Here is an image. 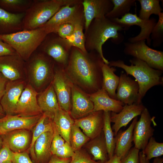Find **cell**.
I'll return each instance as SVG.
<instances>
[{
    "mask_svg": "<svg viewBox=\"0 0 163 163\" xmlns=\"http://www.w3.org/2000/svg\"><path fill=\"white\" fill-rule=\"evenodd\" d=\"M139 156L140 163H150L142 151L139 152Z\"/></svg>",
    "mask_w": 163,
    "mask_h": 163,
    "instance_id": "obj_51",
    "label": "cell"
},
{
    "mask_svg": "<svg viewBox=\"0 0 163 163\" xmlns=\"http://www.w3.org/2000/svg\"><path fill=\"white\" fill-rule=\"evenodd\" d=\"M72 157L63 158L52 155L47 163H69Z\"/></svg>",
    "mask_w": 163,
    "mask_h": 163,
    "instance_id": "obj_49",
    "label": "cell"
},
{
    "mask_svg": "<svg viewBox=\"0 0 163 163\" xmlns=\"http://www.w3.org/2000/svg\"><path fill=\"white\" fill-rule=\"evenodd\" d=\"M142 151L148 160L153 158L159 157L163 155V143L156 142L155 138L152 137Z\"/></svg>",
    "mask_w": 163,
    "mask_h": 163,
    "instance_id": "obj_38",
    "label": "cell"
},
{
    "mask_svg": "<svg viewBox=\"0 0 163 163\" xmlns=\"http://www.w3.org/2000/svg\"><path fill=\"white\" fill-rule=\"evenodd\" d=\"M13 152L5 145L3 144L0 149V163L12 162Z\"/></svg>",
    "mask_w": 163,
    "mask_h": 163,
    "instance_id": "obj_45",
    "label": "cell"
},
{
    "mask_svg": "<svg viewBox=\"0 0 163 163\" xmlns=\"http://www.w3.org/2000/svg\"><path fill=\"white\" fill-rule=\"evenodd\" d=\"M137 121V117L133 119L126 129L124 131L119 130L115 136L114 154L120 157L121 159L126 156L131 148L133 129Z\"/></svg>",
    "mask_w": 163,
    "mask_h": 163,
    "instance_id": "obj_26",
    "label": "cell"
},
{
    "mask_svg": "<svg viewBox=\"0 0 163 163\" xmlns=\"http://www.w3.org/2000/svg\"><path fill=\"white\" fill-rule=\"evenodd\" d=\"M75 24L71 23H66L60 25L55 33L61 38L68 39L73 34L75 29Z\"/></svg>",
    "mask_w": 163,
    "mask_h": 163,
    "instance_id": "obj_41",
    "label": "cell"
},
{
    "mask_svg": "<svg viewBox=\"0 0 163 163\" xmlns=\"http://www.w3.org/2000/svg\"><path fill=\"white\" fill-rule=\"evenodd\" d=\"M13 163H33L26 151L21 153L13 152Z\"/></svg>",
    "mask_w": 163,
    "mask_h": 163,
    "instance_id": "obj_46",
    "label": "cell"
},
{
    "mask_svg": "<svg viewBox=\"0 0 163 163\" xmlns=\"http://www.w3.org/2000/svg\"><path fill=\"white\" fill-rule=\"evenodd\" d=\"M26 65L31 85L35 89L45 88L52 82L55 62L46 54L37 50L26 62Z\"/></svg>",
    "mask_w": 163,
    "mask_h": 163,
    "instance_id": "obj_6",
    "label": "cell"
},
{
    "mask_svg": "<svg viewBox=\"0 0 163 163\" xmlns=\"http://www.w3.org/2000/svg\"><path fill=\"white\" fill-rule=\"evenodd\" d=\"M81 0H33L23 20V30H30L43 26L62 7L74 5Z\"/></svg>",
    "mask_w": 163,
    "mask_h": 163,
    "instance_id": "obj_4",
    "label": "cell"
},
{
    "mask_svg": "<svg viewBox=\"0 0 163 163\" xmlns=\"http://www.w3.org/2000/svg\"><path fill=\"white\" fill-rule=\"evenodd\" d=\"M136 123L133 129V141L134 147L143 150L149 139L153 135L154 129L151 126L155 117H152L148 109L145 107Z\"/></svg>",
    "mask_w": 163,
    "mask_h": 163,
    "instance_id": "obj_12",
    "label": "cell"
},
{
    "mask_svg": "<svg viewBox=\"0 0 163 163\" xmlns=\"http://www.w3.org/2000/svg\"><path fill=\"white\" fill-rule=\"evenodd\" d=\"M119 78L115 99L125 104H137L139 87L136 80L123 72H121Z\"/></svg>",
    "mask_w": 163,
    "mask_h": 163,
    "instance_id": "obj_17",
    "label": "cell"
},
{
    "mask_svg": "<svg viewBox=\"0 0 163 163\" xmlns=\"http://www.w3.org/2000/svg\"><path fill=\"white\" fill-rule=\"evenodd\" d=\"M53 135L51 147V151L52 155H53L56 150L65 142V140L57 131L53 123Z\"/></svg>",
    "mask_w": 163,
    "mask_h": 163,
    "instance_id": "obj_43",
    "label": "cell"
},
{
    "mask_svg": "<svg viewBox=\"0 0 163 163\" xmlns=\"http://www.w3.org/2000/svg\"><path fill=\"white\" fill-rule=\"evenodd\" d=\"M64 67L55 62L54 75L52 83L59 107L70 113L73 83L66 75Z\"/></svg>",
    "mask_w": 163,
    "mask_h": 163,
    "instance_id": "obj_10",
    "label": "cell"
},
{
    "mask_svg": "<svg viewBox=\"0 0 163 163\" xmlns=\"http://www.w3.org/2000/svg\"><path fill=\"white\" fill-rule=\"evenodd\" d=\"M26 85L24 80L8 81L0 104L6 115L15 114L17 105Z\"/></svg>",
    "mask_w": 163,
    "mask_h": 163,
    "instance_id": "obj_16",
    "label": "cell"
},
{
    "mask_svg": "<svg viewBox=\"0 0 163 163\" xmlns=\"http://www.w3.org/2000/svg\"><path fill=\"white\" fill-rule=\"evenodd\" d=\"M158 16V20L152 29L150 37L154 47L160 46L163 41V12L161 13Z\"/></svg>",
    "mask_w": 163,
    "mask_h": 163,
    "instance_id": "obj_39",
    "label": "cell"
},
{
    "mask_svg": "<svg viewBox=\"0 0 163 163\" xmlns=\"http://www.w3.org/2000/svg\"><path fill=\"white\" fill-rule=\"evenodd\" d=\"M70 144L65 142L63 145L58 148L53 155L63 158H71L74 154Z\"/></svg>",
    "mask_w": 163,
    "mask_h": 163,
    "instance_id": "obj_42",
    "label": "cell"
},
{
    "mask_svg": "<svg viewBox=\"0 0 163 163\" xmlns=\"http://www.w3.org/2000/svg\"><path fill=\"white\" fill-rule=\"evenodd\" d=\"M33 0H0V8L14 13H25Z\"/></svg>",
    "mask_w": 163,
    "mask_h": 163,
    "instance_id": "obj_35",
    "label": "cell"
},
{
    "mask_svg": "<svg viewBox=\"0 0 163 163\" xmlns=\"http://www.w3.org/2000/svg\"><path fill=\"white\" fill-rule=\"evenodd\" d=\"M69 163H101L94 160L86 151L82 149L75 152Z\"/></svg>",
    "mask_w": 163,
    "mask_h": 163,
    "instance_id": "obj_40",
    "label": "cell"
},
{
    "mask_svg": "<svg viewBox=\"0 0 163 163\" xmlns=\"http://www.w3.org/2000/svg\"><path fill=\"white\" fill-rule=\"evenodd\" d=\"M1 136L3 144L6 145L14 152H23L26 151L29 148L31 139L30 134L28 130H16Z\"/></svg>",
    "mask_w": 163,
    "mask_h": 163,
    "instance_id": "obj_22",
    "label": "cell"
},
{
    "mask_svg": "<svg viewBox=\"0 0 163 163\" xmlns=\"http://www.w3.org/2000/svg\"><path fill=\"white\" fill-rule=\"evenodd\" d=\"M13 163L12 162H9V163Z\"/></svg>",
    "mask_w": 163,
    "mask_h": 163,
    "instance_id": "obj_55",
    "label": "cell"
},
{
    "mask_svg": "<svg viewBox=\"0 0 163 163\" xmlns=\"http://www.w3.org/2000/svg\"><path fill=\"white\" fill-rule=\"evenodd\" d=\"M145 107L142 103L125 104L119 113L110 112V120L114 123L112 129L116 136L120 129L126 127L133 119L140 115Z\"/></svg>",
    "mask_w": 163,
    "mask_h": 163,
    "instance_id": "obj_21",
    "label": "cell"
},
{
    "mask_svg": "<svg viewBox=\"0 0 163 163\" xmlns=\"http://www.w3.org/2000/svg\"><path fill=\"white\" fill-rule=\"evenodd\" d=\"M163 162V158L158 157L154 159L153 163H162Z\"/></svg>",
    "mask_w": 163,
    "mask_h": 163,
    "instance_id": "obj_52",
    "label": "cell"
},
{
    "mask_svg": "<svg viewBox=\"0 0 163 163\" xmlns=\"http://www.w3.org/2000/svg\"><path fill=\"white\" fill-rule=\"evenodd\" d=\"M90 140L80 128L74 123L71 129L70 139V144L73 151L75 152L80 149Z\"/></svg>",
    "mask_w": 163,
    "mask_h": 163,
    "instance_id": "obj_37",
    "label": "cell"
},
{
    "mask_svg": "<svg viewBox=\"0 0 163 163\" xmlns=\"http://www.w3.org/2000/svg\"><path fill=\"white\" fill-rule=\"evenodd\" d=\"M110 112H104V125L102 131L107 146L108 159L114 155L115 146L114 133L111 126Z\"/></svg>",
    "mask_w": 163,
    "mask_h": 163,
    "instance_id": "obj_32",
    "label": "cell"
},
{
    "mask_svg": "<svg viewBox=\"0 0 163 163\" xmlns=\"http://www.w3.org/2000/svg\"><path fill=\"white\" fill-rule=\"evenodd\" d=\"M141 6L139 17L144 20H149L152 14L158 15L162 12L159 0H138Z\"/></svg>",
    "mask_w": 163,
    "mask_h": 163,
    "instance_id": "obj_34",
    "label": "cell"
},
{
    "mask_svg": "<svg viewBox=\"0 0 163 163\" xmlns=\"http://www.w3.org/2000/svg\"><path fill=\"white\" fill-rule=\"evenodd\" d=\"M126 30L124 27L105 17L93 19L85 31V47L88 52H97L104 62L108 65L109 62L104 57L102 46L110 38L114 44L118 45L123 41L124 37L119 31Z\"/></svg>",
    "mask_w": 163,
    "mask_h": 163,
    "instance_id": "obj_2",
    "label": "cell"
},
{
    "mask_svg": "<svg viewBox=\"0 0 163 163\" xmlns=\"http://www.w3.org/2000/svg\"><path fill=\"white\" fill-rule=\"evenodd\" d=\"M0 72L8 81L24 80L26 62L18 54L0 57Z\"/></svg>",
    "mask_w": 163,
    "mask_h": 163,
    "instance_id": "obj_14",
    "label": "cell"
},
{
    "mask_svg": "<svg viewBox=\"0 0 163 163\" xmlns=\"http://www.w3.org/2000/svg\"><path fill=\"white\" fill-rule=\"evenodd\" d=\"M72 46L67 39L56 33H51L45 38L37 50L51 58L57 64L64 67L67 65Z\"/></svg>",
    "mask_w": 163,
    "mask_h": 163,
    "instance_id": "obj_7",
    "label": "cell"
},
{
    "mask_svg": "<svg viewBox=\"0 0 163 163\" xmlns=\"http://www.w3.org/2000/svg\"><path fill=\"white\" fill-rule=\"evenodd\" d=\"M5 113L4 112L3 109L0 104V118L4 116L5 115Z\"/></svg>",
    "mask_w": 163,
    "mask_h": 163,
    "instance_id": "obj_53",
    "label": "cell"
},
{
    "mask_svg": "<svg viewBox=\"0 0 163 163\" xmlns=\"http://www.w3.org/2000/svg\"><path fill=\"white\" fill-rule=\"evenodd\" d=\"M38 93L30 84L26 85L18 102L15 114L23 117H30L42 114L38 105Z\"/></svg>",
    "mask_w": 163,
    "mask_h": 163,
    "instance_id": "obj_13",
    "label": "cell"
},
{
    "mask_svg": "<svg viewBox=\"0 0 163 163\" xmlns=\"http://www.w3.org/2000/svg\"><path fill=\"white\" fill-rule=\"evenodd\" d=\"M110 20L123 26L126 30H128L131 26L136 25L139 26L141 28L140 32L135 37L129 38L128 39V42L132 43L145 40H146L147 45H151L150 35L153 28L157 23L155 18H150L149 20H142L136 14L128 13L121 18H117Z\"/></svg>",
    "mask_w": 163,
    "mask_h": 163,
    "instance_id": "obj_11",
    "label": "cell"
},
{
    "mask_svg": "<svg viewBox=\"0 0 163 163\" xmlns=\"http://www.w3.org/2000/svg\"><path fill=\"white\" fill-rule=\"evenodd\" d=\"M3 145V141L1 136H0V149Z\"/></svg>",
    "mask_w": 163,
    "mask_h": 163,
    "instance_id": "obj_54",
    "label": "cell"
},
{
    "mask_svg": "<svg viewBox=\"0 0 163 163\" xmlns=\"http://www.w3.org/2000/svg\"><path fill=\"white\" fill-rule=\"evenodd\" d=\"M104 63L96 51L85 53L72 46L68 63L64 69L67 76L73 84L91 94L102 88L101 66Z\"/></svg>",
    "mask_w": 163,
    "mask_h": 163,
    "instance_id": "obj_1",
    "label": "cell"
},
{
    "mask_svg": "<svg viewBox=\"0 0 163 163\" xmlns=\"http://www.w3.org/2000/svg\"><path fill=\"white\" fill-rule=\"evenodd\" d=\"M84 28L85 22L75 24L74 33L67 40L72 46L77 47L83 52L86 53L88 51L85 47V36L83 32Z\"/></svg>",
    "mask_w": 163,
    "mask_h": 163,
    "instance_id": "obj_36",
    "label": "cell"
},
{
    "mask_svg": "<svg viewBox=\"0 0 163 163\" xmlns=\"http://www.w3.org/2000/svg\"><path fill=\"white\" fill-rule=\"evenodd\" d=\"M49 34L41 27L7 34H0L1 40L9 45L25 62L30 58Z\"/></svg>",
    "mask_w": 163,
    "mask_h": 163,
    "instance_id": "obj_5",
    "label": "cell"
},
{
    "mask_svg": "<svg viewBox=\"0 0 163 163\" xmlns=\"http://www.w3.org/2000/svg\"><path fill=\"white\" fill-rule=\"evenodd\" d=\"M53 129L42 134L36 141L34 150L36 160L39 163H47L52 155L51 147Z\"/></svg>",
    "mask_w": 163,
    "mask_h": 163,
    "instance_id": "obj_27",
    "label": "cell"
},
{
    "mask_svg": "<svg viewBox=\"0 0 163 163\" xmlns=\"http://www.w3.org/2000/svg\"><path fill=\"white\" fill-rule=\"evenodd\" d=\"M113 5L112 9L105 17L110 19L121 17L129 13L132 6L135 5L136 0H111Z\"/></svg>",
    "mask_w": 163,
    "mask_h": 163,
    "instance_id": "obj_33",
    "label": "cell"
},
{
    "mask_svg": "<svg viewBox=\"0 0 163 163\" xmlns=\"http://www.w3.org/2000/svg\"><path fill=\"white\" fill-rule=\"evenodd\" d=\"M25 13H14L0 8V34H7L23 30Z\"/></svg>",
    "mask_w": 163,
    "mask_h": 163,
    "instance_id": "obj_24",
    "label": "cell"
},
{
    "mask_svg": "<svg viewBox=\"0 0 163 163\" xmlns=\"http://www.w3.org/2000/svg\"><path fill=\"white\" fill-rule=\"evenodd\" d=\"M129 62L131 65H127L123 60L119 59L109 62L108 65L122 68L127 75H132L135 78L139 87L137 102L139 104L142 103V99L150 89L156 85H163V71L153 69L136 58L133 57Z\"/></svg>",
    "mask_w": 163,
    "mask_h": 163,
    "instance_id": "obj_3",
    "label": "cell"
},
{
    "mask_svg": "<svg viewBox=\"0 0 163 163\" xmlns=\"http://www.w3.org/2000/svg\"><path fill=\"white\" fill-rule=\"evenodd\" d=\"M8 80L0 72V102L4 95Z\"/></svg>",
    "mask_w": 163,
    "mask_h": 163,
    "instance_id": "obj_48",
    "label": "cell"
},
{
    "mask_svg": "<svg viewBox=\"0 0 163 163\" xmlns=\"http://www.w3.org/2000/svg\"><path fill=\"white\" fill-rule=\"evenodd\" d=\"M38 94L37 100L39 106L47 118L53 120L59 105L52 82Z\"/></svg>",
    "mask_w": 163,
    "mask_h": 163,
    "instance_id": "obj_25",
    "label": "cell"
},
{
    "mask_svg": "<svg viewBox=\"0 0 163 163\" xmlns=\"http://www.w3.org/2000/svg\"><path fill=\"white\" fill-rule=\"evenodd\" d=\"M85 148L93 156L94 161L105 163L108 160L107 146L103 131L101 134L90 139L85 145Z\"/></svg>",
    "mask_w": 163,
    "mask_h": 163,
    "instance_id": "obj_29",
    "label": "cell"
},
{
    "mask_svg": "<svg viewBox=\"0 0 163 163\" xmlns=\"http://www.w3.org/2000/svg\"><path fill=\"white\" fill-rule=\"evenodd\" d=\"M74 124L82 129L90 139L94 138L102 132L104 111H93L84 117L74 120Z\"/></svg>",
    "mask_w": 163,
    "mask_h": 163,
    "instance_id": "obj_20",
    "label": "cell"
},
{
    "mask_svg": "<svg viewBox=\"0 0 163 163\" xmlns=\"http://www.w3.org/2000/svg\"><path fill=\"white\" fill-rule=\"evenodd\" d=\"M70 114L74 120L84 117L93 111L94 105L89 94L72 85Z\"/></svg>",
    "mask_w": 163,
    "mask_h": 163,
    "instance_id": "obj_15",
    "label": "cell"
},
{
    "mask_svg": "<svg viewBox=\"0 0 163 163\" xmlns=\"http://www.w3.org/2000/svg\"><path fill=\"white\" fill-rule=\"evenodd\" d=\"M103 77L102 88L105 90L111 98L115 99L116 91L119 82V77L114 73L116 69L104 63L101 66Z\"/></svg>",
    "mask_w": 163,
    "mask_h": 163,
    "instance_id": "obj_30",
    "label": "cell"
},
{
    "mask_svg": "<svg viewBox=\"0 0 163 163\" xmlns=\"http://www.w3.org/2000/svg\"><path fill=\"white\" fill-rule=\"evenodd\" d=\"M2 41V40H1V39H0V41Z\"/></svg>",
    "mask_w": 163,
    "mask_h": 163,
    "instance_id": "obj_56",
    "label": "cell"
},
{
    "mask_svg": "<svg viewBox=\"0 0 163 163\" xmlns=\"http://www.w3.org/2000/svg\"><path fill=\"white\" fill-rule=\"evenodd\" d=\"M82 4L85 18V31L92 20L105 17L113 8L111 0H84Z\"/></svg>",
    "mask_w": 163,
    "mask_h": 163,
    "instance_id": "obj_19",
    "label": "cell"
},
{
    "mask_svg": "<svg viewBox=\"0 0 163 163\" xmlns=\"http://www.w3.org/2000/svg\"><path fill=\"white\" fill-rule=\"evenodd\" d=\"M52 120L59 134L65 142L70 144L71 131L74 123V120L70 113L63 110L59 106L55 112Z\"/></svg>",
    "mask_w": 163,
    "mask_h": 163,
    "instance_id": "obj_28",
    "label": "cell"
},
{
    "mask_svg": "<svg viewBox=\"0 0 163 163\" xmlns=\"http://www.w3.org/2000/svg\"><path fill=\"white\" fill-rule=\"evenodd\" d=\"M17 54L9 45L2 41H0V57Z\"/></svg>",
    "mask_w": 163,
    "mask_h": 163,
    "instance_id": "obj_47",
    "label": "cell"
},
{
    "mask_svg": "<svg viewBox=\"0 0 163 163\" xmlns=\"http://www.w3.org/2000/svg\"><path fill=\"white\" fill-rule=\"evenodd\" d=\"M121 158L114 154L105 163H120Z\"/></svg>",
    "mask_w": 163,
    "mask_h": 163,
    "instance_id": "obj_50",
    "label": "cell"
},
{
    "mask_svg": "<svg viewBox=\"0 0 163 163\" xmlns=\"http://www.w3.org/2000/svg\"><path fill=\"white\" fill-rule=\"evenodd\" d=\"M42 114L30 117L5 115L0 118V136L17 129L30 130L35 126Z\"/></svg>",
    "mask_w": 163,
    "mask_h": 163,
    "instance_id": "obj_18",
    "label": "cell"
},
{
    "mask_svg": "<svg viewBox=\"0 0 163 163\" xmlns=\"http://www.w3.org/2000/svg\"><path fill=\"white\" fill-rule=\"evenodd\" d=\"M145 41L144 40L125 43L124 53L143 61L153 69L163 71V52L150 48Z\"/></svg>",
    "mask_w": 163,
    "mask_h": 163,
    "instance_id": "obj_8",
    "label": "cell"
},
{
    "mask_svg": "<svg viewBox=\"0 0 163 163\" xmlns=\"http://www.w3.org/2000/svg\"><path fill=\"white\" fill-rule=\"evenodd\" d=\"M47 118L46 115L43 113L33 130L32 137L29 149L33 159L34 160H36V158L34 150V145L36 141L43 133L53 129V125L52 120L50 119L48 123H45Z\"/></svg>",
    "mask_w": 163,
    "mask_h": 163,
    "instance_id": "obj_31",
    "label": "cell"
},
{
    "mask_svg": "<svg viewBox=\"0 0 163 163\" xmlns=\"http://www.w3.org/2000/svg\"><path fill=\"white\" fill-rule=\"evenodd\" d=\"M82 1L74 5L63 6L42 27L50 33H55L57 28L64 23L75 24L85 22Z\"/></svg>",
    "mask_w": 163,
    "mask_h": 163,
    "instance_id": "obj_9",
    "label": "cell"
},
{
    "mask_svg": "<svg viewBox=\"0 0 163 163\" xmlns=\"http://www.w3.org/2000/svg\"><path fill=\"white\" fill-rule=\"evenodd\" d=\"M139 152L135 147L131 148L126 156L121 159L120 163H140Z\"/></svg>",
    "mask_w": 163,
    "mask_h": 163,
    "instance_id": "obj_44",
    "label": "cell"
},
{
    "mask_svg": "<svg viewBox=\"0 0 163 163\" xmlns=\"http://www.w3.org/2000/svg\"><path fill=\"white\" fill-rule=\"evenodd\" d=\"M89 95L94 105L93 111H103L119 113L125 105L122 102L110 97L102 88Z\"/></svg>",
    "mask_w": 163,
    "mask_h": 163,
    "instance_id": "obj_23",
    "label": "cell"
}]
</instances>
